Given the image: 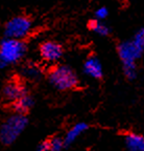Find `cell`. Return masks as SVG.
<instances>
[{
	"label": "cell",
	"instance_id": "obj_1",
	"mask_svg": "<svg viewBox=\"0 0 144 151\" xmlns=\"http://www.w3.org/2000/svg\"><path fill=\"white\" fill-rule=\"evenodd\" d=\"M28 124L25 114L15 113L10 116L0 126V142L5 146H10L20 137Z\"/></svg>",
	"mask_w": 144,
	"mask_h": 151
},
{
	"label": "cell",
	"instance_id": "obj_2",
	"mask_svg": "<svg viewBox=\"0 0 144 151\" xmlns=\"http://www.w3.org/2000/svg\"><path fill=\"white\" fill-rule=\"evenodd\" d=\"M144 52V28H141L132 41L121 43L118 46V54L123 65L135 64Z\"/></svg>",
	"mask_w": 144,
	"mask_h": 151
},
{
	"label": "cell",
	"instance_id": "obj_3",
	"mask_svg": "<svg viewBox=\"0 0 144 151\" xmlns=\"http://www.w3.org/2000/svg\"><path fill=\"white\" fill-rule=\"evenodd\" d=\"M49 81L55 88L67 90L73 88L77 83L75 73L68 66H57L49 73Z\"/></svg>",
	"mask_w": 144,
	"mask_h": 151
},
{
	"label": "cell",
	"instance_id": "obj_4",
	"mask_svg": "<svg viewBox=\"0 0 144 151\" xmlns=\"http://www.w3.org/2000/svg\"><path fill=\"white\" fill-rule=\"evenodd\" d=\"M25 54V45L17 39L6 38L0 44V55L6 64L16 63Z\"/></svg>",
	"mask_w": 144,
	"mask_h": 151
},
{
	"label": "cell",
	"instance_id": "obj_5",
	"mask_svg": "<svg viewBox=\"0 0 144 151\" xmlns=\"http://www.w3.org/2000/svg\"><path fill=\"white\" fill-rule=\"evenodd\" d=\"M31 29V22L24 16H18L11 19L5 25L4 33L7 38L21 40L28 35Z\"/></svg>",
	"mask_w": 144,
	"mask_h": 151
},
{
	"label": "cell",
	"instance_id": "obj_6",
	"mask_svg": "<svg viewBox=\"0 0 144 151\" xmlns=\"http://www.w3.org/2000/svg\"><path fill=\"white\" fill-rule=\"evenodd\" d=\"M40 54L43 59L49 62H55L63 55V50L60 44L52 41L44 42L40 47Z\"/></svg>",
	"mask_w": 144,
	"mask_h": 151
},
{
	"label": "cell",
	"instance_id": "obj_7",
	"mask_svg": "<svg viewBox=\"0 0 144 151\" xmlns=\"http://www.w3.org/2000/svg\"><path fill=\"white\" fill-rule=\"evenodd\" d=\"M84 71L91 78L100 79L102 76V68L99 60L94 57L89 58L84 64Z\"/></svg>",
	"mask_w": 144,
	"mask_h": 151
},
{
	"label": "cell",
	"instance_id": "obj_8",
	"mask_svg": "<svg viewBox=\"0 0 144 151\" xmlns=\"http://www.w3.org/2000/svg\"><path fill=\"white\" fill-rule=\"evenodd\" d=\"M24 93H25V91H24L23 87L17 82H10L3 90L4 98L7 101L12 102H16L17 100H19Z\"/></svg>",
	"mask_w": 144,
	"mask_h": 151
},
{
	"label": "cell",
	"instance_id": "obj_9",
	"mask_svg": "<svg viewBox=\"0 0 144 151\" xmlns=\"http://www.w3.org/2000/svg\"><path fill=\"white\" fill-rule=\"evenodd\" d=\"M126 148L130 151H144V137L137 133H128L124 139Z\"/></svg>",
	"mask_w": 144,
	"mask_h": 151
},
{
	"label": "cell",
	"instance_id": "obj_10",
	"mask_svg": "<svg viewBox=\"0 0 144 151\" xmlns=\"http://www.w3.org/2000/svg\"><path fill=\"white\" fill-rule=\"evenodd\" d=\"M88 127H89V126H88L86 123H83V122L77 123V124H75L73 127H71L64 137L65 145H66V146H69V145L72 144V143H73V142L75 141L82 133H84V132L88 129Z\"/></svg>",
	"mask_w": 144,
	"mask_h": 151
},
{
	"label": "cell",
	"instance_id": "obj_11",
	"mask_svg": "<svg viewBox=\"0 0 144 151\" xmlns=\"http://www.w3.org/2000/svg\"><path fill=\"white\" fill-rule=\"evenodd\" d=\"M33 106V99L29 94L26 93V92L19 100H17L16 102H14V110L16 111V113H20V114L26 113Z\"/></svg>",
	"mask_w": 144,
	"mask_h": 151
},
{
	"label": "cell",
	"instance_id": "obj_12",
	"mask_svg": "<svg viewBox=\"0 0 144 151\" xmlns=\"http://www.w3.org/2000/svg\"><path fill=\"white\" fill-rule=\"evenodd\" d=\"M89 27L91 31H93L94 33L98 34V35H100V36H106L110 32L109 27H108L106 24L102 23V22H99L98 20H92V21H90Z\"/></svg>",
	"mask_w": 144,
	"mask_h": 151
},
{
	"label": "cell",
	"instance_id": "obj_13",
	"mask_svg": "<svg viewBox=\"0 0 144 151\" xmlns=\"http://www.w3.org/2000/svg\"><path fill=\"white\" fill-rule=\"evenodd\" d=\"M50 143V151H62L64 149L65 145L64 139H61V137H52L51 139H49Z\"/></svg>",
	"mask_w": 144,
	"mask_h": 151
},
{
	"label": "cell",
	"instance_id": "obj_14",
	"mask_svg": "<svg viewBox=\"0 0 144 151\" xmlns=\"http://www.w3.org/2000/svg\"><path fill=\"white\" fill-rule=\"evenodd\" d=\"M23 75L26 78L31 79V80H35L40 77V70H39L35 66H27L23 69Z\"/></svg>",
	"mask_w": 144,
	"mask_h": 151
},
{
	"label": "cell",
	"instance_id": "obj_15",
	"mask_svg": "<svg viewBox=\"0 0 144 151\" xmlns=\"http://www.w3.org/2000/svg\"><path fill=\"white\" fill-rule=\"evenodd\" d=\"M123 70H124L125 77L130 80L136 78L137 71H136V65L135 64H128V65H123Z\"/></svg>",
	"mask_w": 144,
	"mask_h": 151
},
{
	"label": "cell",
	"instance_id": "obj_16",
	"mask_svg": "<svg viewBox=\"0 0 144 151\" xmlns=\"http://www.w3.org/2000/svg\"><path fill=\"white\" fill-rule=\"evenodd\" d=\"M108 14H109V12H108V9H106V7H104V6L99 7V9L95 12L96 18L98 19V20H104V18H106Z\"/></svg>",
	"mask_w": 144,
	"mask_h": 151
},
{
	"label": "cell",
	"instance_id": "obj_17",
	"mask_svg": "<svg viewBox=\"0 0 144 151\" xmlns=\"http://www.w3.org/2000/svg\"><path fill=\"white\" fill-rule=\"evenodd\" d=\"M37 151H50L49 141H43L37 147Z\"/></svg>",
	"mask_w": 144,
	"mask_h": 151
},
{
	"label": "cell",
	"instance_id": "obj_18",
	"mask_svg": "<svg viewBox=\"0 0 144 151\" xmlns=\"http://www.w3.org/2000/svg\"><path fill=\"white\" fill-rule=\"evenodd\" d=\"M5 66H6V62L3 60V58L1 57V55H0V69L4 68Z\"/></svg>",
	"mask_w": 144,
	"mask_h": 151
}]
</instances>
